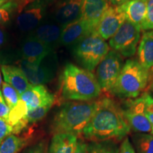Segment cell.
<instances>
[{"label": "cell", "mask_w": 153, "mask_h": 153, "mask_svg": "<svg viewBox=\"0 0 153 153\" xmlns=\"http://www.w3.org/2000/svg\"><path fill=\"white\" fill-rule=\"evenodd\" d=\"M126 20V14L120 6H110L101 17L97 25L96 32L103 39L112 37Z\"/></svg>", "instance_id": "cell-12"}, {"label": "cell", "mask_w": 153, "mask_h": 153, "mask_svg": "<svg viewBox=\"0 0 153 153\" xmlns=\"http://www.w3.org/2000/svg\"><path fill=\"white\" fill-rule=\"evenodd\" d=\"M74 153H88L87 143L82 140H77L76 147Z\"/></svg>", "instance_id": "cell-35"}, {"label": "cell", "mask_w": 153, "mask_h": 153, "mask_svg": "<svg viewBox=\"0 0 153 153\" xmlns=\"http://www.w3.org/2000/svg\"><path fill=\"white\" fill-rule=\"evenodd\" d=\"M1 72L5 82L14 87L20 95L31 85L26 74L19 67L3 65L1 66Z\"/></svg>", "instance_id": "cell-18"}, {"label": "cell", "mask_w": 153, "mask_h": 153, "mask_svg": "<svg viewBox=\"0 0 153 153\" xmlns=\"http://www.w3.org/2000/svg\"><path fill=\"white\" fill-rule=\"evenodd\" d=\"M137 55L143 68L148 70L153 68V30L143 33L137 48Z\"/></svg>", "instance_id": "cell-21"}, {"label": "cell", "mask_w": 153, "mask_h": 153, "mask_svg": "<svg viewBox=\"0 0 153 153\" xmlns=\"http://www.w3.org/2000/svg\"><path fill=\"white\" fill-rule=\"evenodd\" d=\"M138 153H153V135L143 134L135 139Z\"/></svg>", "instance_id": "cell-27"}, {"label": "cell", "mask_w": 153, "mask_h": 153, "mask_svg": "<svg viewBox=\"0 0 153 153\" xmlns=\"http://www.w3.org/2000/svg\"><path fill=\"white\" fill-rule=\"evenodd\" d=\"M118 146L110 140L91 142L87 144L88 153H118Z\"/></svg>", "instance_id": "cell-25"}, {"label": "cell", "mask_w": 153, "mask_h": 153, "mask_svg": "<svg viewBox=\"0 0 153 153\" xmlns=\"http://www.w3.org/2000/svg\"><path fill=\"white\" fill-rule=\"evenodd\" d=\"M152 133V135H153V128L152 129V133Z\"/></svg>", "instance_id": "cell-43"}, {"label": "cell", "mask_w": 153, "mask_h": 153, "mask_svg": "<svg viewBox=\"0 0 153 153\" xmlns=\"http://www.w3.org/2000/svg\"><path fill=\"white\" fill-rule=\"evenodd\" d=\"M28 108L26 103L20 99L16 106L10 109L7 122L13 128V133H19L26 127L28 121L26 118Z\"/></svg>", "instance_id": "cell-22"}, {"label": "cell", "mask_w": 153, "mask_h": 153, "mask_svg": "<svg viewBox=\"0 0 153 153\" xmlns=\"http://www.w3.org/2000/svg\"><path fill=\"white\" fill-rule=\"evenodd\" d=\"M77 136L70 133H56L51 140L47 153H74Z\"/></svg>", "instance_id": "cell-19"}, {"label": "cell", "mask_w": 153, "mask_h": 153, "mask_svg": "<svg viewBox=\"0 0 153 153\" xmlns=\"http://www.w3.org/2000/svg\"><path fill=\"white\" fill-rule=\"evenodd\" d=\"M53 50L52 47L29 34L23 41L20 53L23 60L31 63H39L43 58L53 53Z\"/></svg>", "instance_id": "cell-14"}, {"label": "cell", "mask_w": 153, "mask_h": 153, "mask_svg": "<svg viewBox=\"0 0 153 153\" xmlns=\"http://www.w3.org/2000/svg\"><path fill=\"white\" fill-rule=\"evenodd\" d=\"M150 72L139 61L129 59L124 63L111 92L121 98H137L146 88Z\"/></svg>", "instance_id": "cell-4"}, {"label": "cell", "mask_w": 153, "mask_h": 153, "mask_svg": "<svg viewBox=\"0 0 153 153\" xmlns=\"http://www.w3.org/2000/svg\"><path fill=\"white\" fill-rule=\"evenodd\" d=\"M122 110L126 121L134 131L152 133V125L145 114V102L143 95L135 100L129 101L126 108Z\"/></svg>", "instance_id": "cell-11"}, {"label": "cell", "mask_w": 153, "mask_h": 153, "mask_svg": "<svg viewBox=\"0 0 153 153\" xmlns=\"http://www.w3.org/2000/svg\"><path fill=\"white\" fill-rule=\"evenodd\" d=\"M147 13L144 22L141 25V30L153 29V0H146Z\"/></svg>", "instance_id": "cell-29"}, {"label": "cell", "mask_w": 153, "mask_h": 153, "mask_svg": "<svg viewBox=\"0 0 153 153\" xmlns=\"http://www.w3.org/2000/svg\"><path fill=\"white\" fill-rule=\"evenodd\" d=\"M2 76H1V72L0 70V87H1V85H2Z\"/></svg>", "instance_id": "cell-40"}, {"label": "cell", "mask_w": 153, "mask_h": 153, "mask_svg": "<svg viewBox=\"0 0 153 153\" xmlns=\"http://www.w3.org/2000/svg\"><path fill=\"white\" fill-rule=\"evenodd\" d=\"M140 30V26L126 19L117 32L110 38V47L122 57L133 56L136 52Z\"/></svg>", "instance_id": "cell-6"}, {"label": "cell", "mask_w": 153, "mask_h": 153, "mask_svg": "<svg viewBox=\"0 0 153 153\" xmlns=\"http://www.w3.org/2000/svg\"><path fill=\"white\" fill-rule=\"evenodd\" d=\"M9 111H10V108L6 103L1 91L0 90V118L7 120L8 118Z\"/></svg>", "instance_id": "cell-32"}, {"label": "cell", "mask_w": 153, "mask_h": 153, "mask_svg": "<svg viewBox=\"0 0 153 153\" xmlns=\"http://www.w3.org/2000/svg\"><path fill=\"white\" fill-rule=\"evenodd\" d=\"M60 92L65 100L89 101L100 96L101 89L91 72L68 63L60 78Z\"/></svg>", "instance_id": "cell-2"}, {"label": "cell", "mask_w": 153, "mask_h": 153, "mask_svg": "<svg viewBox=\"0 0 153 153\" xmlns=\"http://www.w3.org/2000/svg\"><path fill=\"white\" fill-rule=\"evenodd\" d=\"M51 106H43L28 111L26 118L28 123H36L41 120L48 114Z\"/></svg>", "instance_id": "cell-28"}, {"label": "cell", "mask_w": 153, "mask_h": 153, "mask_svg": "<svg viewBox=\"0 0 153 153\" xmlns=\"http://www.w3.org/2000/svg\"><path fill=\"white\" fill-rule=\"evenodd\" d=\"M123 57L114 51H109L97 69V79L101 91L111 92L123 68Z\"/></svg>", "instance_id": "cell-8"}, {"label": "cell", "mask_w": 153, "mask_h": 153, "mask_svg": "<svg viewBox=\"0 0 153 153\" xmlns=\"http://www.w3.org/2000/svg\"><path fill=\"white\" fill-rule=\"evenodd\" d=\"M151 89H152V91H153V82H152V85H151Z\"/></svg>", "instance_id": "cell-42"}, {"label": "cell", "mask_w": 153, "mask_h": 153, "mask_svg": "<svg viewBox=\"0 0 153 153\" xmlns=\"http://www.w3.org/2000/svg\"><path fill=\"white\" fill-rule=\"evenodd\" d=\"M20 99L26 103L28 111L43 106H53L55 97L43 85H30L20 95Z\"/></svg>", "instance_id": "cell-15"}, {"label": "cell", "mask_w": 153, "mask_h": 153, "mask_svg": "<svg viewBox=\"0 0 153 153\" xmlns=\"http://www.w3.org/2000/svg\"><path fill=\"white\" fill-rule=\"evenodd\" d=\"M73 55L85 70L91 72L109 52V46L97 32H94L73 47Z\"/></svg>", "instance_id": "cell-5"}, {"label": "cell", "mask_w": 153, "mask_h": 153, "mask_svg": "<svg viewBox=\"0 0 153 153\" xmlns=\"http://www.w3.org/2000/svg\"><path fill=\"white\" fill-rule=\"evenodd\" d=\"M13 133V128L7 123V120L0 118V143L6 137Z\"/></svg>", "instance_id": "cell-31"}, {"label": "cell", "mask_w": 153, "mask_h": 153, "mask_svg": "<svg viewBox=\"0 0 153 153\" xmlns=\"http://www.w3.org/2000/svg\"><path fill=\"white\" fill-rule=\"evenodd\" d=\"M56 56L51 53L39 63H31L25 60L19 61V67L26 74L30 85H43L54 78L57 69Z\"/></svg>", "instance_id": "cell-7"}, {"label": "cell", "mask_w": 153, "mask_h": 153, "mask_svg": "<svg viewBox=\"0 0 153 153\" xmlns=\"http://www.w3.org/2000/svg\"><path fill=\"white\" fill-rule=\"evenodd\" d=\"M108 1H109L110 4H111L112 6H120L130 1V0H108Z\"/></svg>", "instance_id": "cell-37"}, {"label": "cell", "mask_w": 153, "mask_h": 153, "mask_svg": "<svg viewBox=\"0 0 153 153\" xmlns=\"http://www.w3.org/2000/svg\"><path fill=\"white\" fill-rule=\"evenodd\" d=\"M109 4L108 0H83L81 19L96 29Z\"/></svg>", "instance_id": "cell-16"}, {"label": "cell", "mask_w": 153, "mask_h": 153, "mask_svg": "<svg viewBox=\"0 0 153 153\" xmlns=\"http://www.w3.org/2000/svg\"><path fill=\"white\" fill-rule=\"evenodd\" d=\"M6 40V34L4 30L0 26V46L4 45Z\"/></svg>", "instance_id": "cell-36"}, {"label": "cell", "mask_w": 153, "mask_h": 153, "mask_svg": "<svg viewBox=\"0 0 153 153\" xmlns=\"http://www.w3.org/2000/svg\"><path fill=\"white\" fill-rule=\"evenodd\" d=\"M153 79V68L151 69V71L150 72V80L152 81Z\"/></svg>", "instance_id": "cell-38"}, {"label": "cell", "mask_w": 153, "mask_h": 153, "mask_svg": "<svg viewBox=\"0 0 153 153\" xmlns=\"http://www.w3.org/2000/svg\"><path fill=\"white\" fill-rule=\"evenodd\" d=\"M118 153H135V150H134L128 137H126L120 145Z\"/></svg>", "instance_id": "cell-34"}, {"label": "cell", "mask_w": 153, "mask_h": 153, "mask_svg": "<svg viewBox=\"0 0 153 153\" xmlns=\"http://www.w3.org/2000/svg\"><path fill=\"white\" fill-rule=\"evenodd\" d=\"M22 1H24L25 3L26 4H29L30 2H31V1H33L34 0H22Z\"/></svg>", "instance_id": "cell-41"}, {"label": "cell", "mask_w": 153, "mask_h": 153, "mask_svg": "<svg viewBox=\"0 0 153 153\" xmlns=\"http://www.w3.org/2000/svg\"><path fill=\"white\" fill-rule=\"evenodd\" d=\"M1 93L10 109L14 108L20 100V94L18 91L5 82H2L1 85Z\"/></svg>", "instance_id": "cell-26"}, {"label": "cell", "mask_w": 153, "mask_h": 153, "mask_svg": "<svg viewBox=\"0 0 153 153\" xmlns=\"http://www.w3.org/2000/svg\"><path fill=\"white\" fill-rule=\"evenodd\" d=\"M26 5L22 0H8L0 7V25L8 22L13 15L18 14Z\"/></svg>", "instance_id": "cell-24"}, {"label": "cell", "mask_w": 153, "mask_h": 153, "mask_svg": "<svg viewBox=\"0 0 153 153\" xmlns=\"http://www.w3.org/2000/svg\"><path fill=\"white\" fill-rule=\"evenodd\" d=\"M96 32V29L83 19H80L70 24L62 29L60 44L73 47L84 38Z\"/></svg>", "instance_id": "cell-13"}, {"label": "cell", "mask_w": 153, "mask_h": 153, "mask_svg": "<svg viewBox=\"0 0 153 153\" xmlns=\"http://www.w3.org/2000/svg\"><path fill=\"white\" fill-rule=\"evenodd\" d=\"M62 29L54 21L52 22H42L30 35L55 48L57 44L60 43Z\"/></svg>", "instance_id": "cell-17"}, {"label": "cell", "mask_w": 153, "mask_h": 153, "mask_svg": "<svg viewBox=\"0 0 153 153\" xmlns=\"http://www.w3.org/2000/svg\"><path fill=\"white\" fill-rule=\"evenodd\" d=\"M145 102V114L153 128V98L148 93L143 94Z\"/></svg>", "instance_id": "cell-30"}, {"label": "cell", "mask_w": 153, "mask_h": 153, "mask_svg": "<svg viewBox=\"0 0 153 153\" xmlns=\"http://www.w3.org/2000/svg\"><path fill=\"white\" fill-rule=\"evenodd\" d=\"M97 108L82 134L92 142L121 140L131 128L123 110L113 99L106 97L97 101Z\"/></svg>", "instance_id": "cell-1"}, {"label": "cell", "mask_w": 153, "mask_h": 153, "mask_svg": "<svg viewBox=\"0 0 153 153\" xmlns=\"http://www.w3.org/2000/svg\"><path fill=\"white\" fill-rule=\"evenodd\" d=\"M120 7L126 14L127 20L141 27L146 16V0H130L120 5Z\"/></svg>", "instance_id": "cell-20"}, {"label": "cell", "mask_w": 153, "mask_h": 153, "mask_svg": "<svg viewBox=\"0 0 153 153\" xmlns=\"http://www.w3.org/2000/svg\"><path fill=\"white\" fill-rule=\"evenodd\" d=\"M98 106L94 101H69L62 105L52 122L56 133H70L77 136L89 123Z\"/></svg>", "instance_id": "cell-3"}, {"label": "cell", "mask_w": 153, "mask_h": 153, "mask_svg": "<svg viewBox=\"0 0 153 153\" xmlns=\"http://www.w3.org/2000/svg\"><path fill=\"white\" fill-rule=\"evenodd\" d=\"M83 0H53L51 4V17L64 28L82 17Z\"/></svg>", "instance_id": "cell-10"}, {"label": "cell", "mask_w": 153, "mask_h": 153, "mask_svg": "<svg viewBox=\"0 0 153 153\" xmlns=\"http://www.w3.org/2000/svg\"><path fill=\"white\" fill-rule=\"evenodd\" d=\"M24 138L10 134L0 143V153H18L26 145Z\"/></svg>", "instance_id": "cell-23"}, {"label": "cell", "mask_w": 153, "mask_h": 153, "mask_svg": "<svg viewBox=\"0 0 153 153\" xmlns=\"http://www.w3.org/2000/svg\"><path fill=\"white\" fill-rule=\"evenodd\" d=\"M7 1H8V0H0V7L2 6L4 4H5Z\"/></svg>", "instance_id": "cell-39"}, {"label": "cell", "mask_w": 153, "mask_h": 153, "mask_svg": "<svg viewBox=\"0 0 153 153\" xmlns=\"http://www.w3.org/2000/svg\"><path fill=\"white\" fill-rule=\"evenodd\" d=\"M22 153H45V145L44 142H40L26 148Z\"/></svg>", "instance_id": "cell-33"}, {"label": "cell", "mask_w": 153, "mask_h": 153, "mask_svg": "<svg viewBox=\"0 0 153 153\" xmlns=\"http://www.w3.org/2000/svg\"><path fill=\"white\" fill-rule=\"evenodd\" d=\"M53 0H34L17 14L16 24L22 32L33 31L43 22Z\"/></svg>", "instance_id": "cell-9"}]
</instances>
